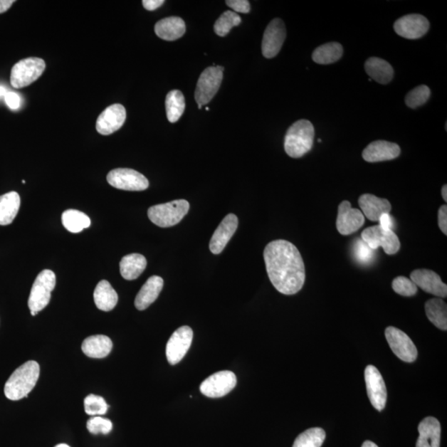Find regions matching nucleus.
Wrapping results in <instances>:
<instances>
[{"instance_id": "6e6552de", "label": "nucleus", "mask_w": 447, "mask_h": 447, "mask_svg": "<svg viewBox=\"0 0 447 447\" xmlns=\"http://www.w3.org/2000/svg\"><path fill=\"white\" fill-rule=\"evenodd\" d=\"M362 237V241L373 251L382 247L384 251L389 256L395 255L399 251L400 241L397 235L393 231L385 230L379 225L365 228Z\"/></svg>"}, {"instance_id": "ea45409f", "label": "nucleus", "mask_w": 447, "mask_h": 447, "mask_svg": "<svg viewBox=\"0 0 447 447\" xmlns=\"http://www.w3.org/2000/svg\"><path fill=\"white\" fill-rule=\"evenodd\" d=\"M374 251L364 241L355 243L354 253L359 263H367L372 261Z\"/></svg>"}, {"instance_id": "79ce46f5", "label": "nucleus", "mask_w": 447, "mask_h": 447, "mask_svg": "<svg viewBox=\"0 0 447 447\" xmlns=\"http://www.w3.org/2000/svg\"><path fill=\"white\" fill-rule=\"evenodd\" d=\"M438 226L445 236L447 235V206H441L438 211Z\"/></svg>"}, {"instance_id": "c85d7f7f", "label": "nucleus", "mask_w": 447, "mask_h": 447, "mask_svg": "<svg viewBox=\"0 0 447 447\" xmlns=\"http://www.w3.org/2000/svg\"><path fill=\"white\" fill-rule=\"evenodd\" d=\"M20 207V196L16 191L0 196V226H8L16 217Z\"/></svg>"}, {"instance_id": "473e14b6", "label": "nucleus", "mask_w": 447, "mask_h": 447, "mask_svg": "<svg viewBox=\"0 0 447 447\" xmlns=\"http://www.w3.org/2000/svg\"><path fill=\"white\" fill-rule=\"evenodd\" d=\"M63 226L70 233H80L90 226V219L85 213L78 210H68L62 216Z\"/></svg>"}, {"instance_id": "9d476101", "label": "nucleus", "mask_w": 447, "mask_h": 447, "mask_svg": "<svg viewBox=\"0 0 447 447\" xmlns=\"http://www.w3.org/2000/svg\"><path fill=\"white\" fill-rule=\"evenodd\" d=\"M236 384V374L228 370H223V372L209 376L203 381L200 390L201 394L208 398H221L231 393L235 389Z\"/></svg>"}, {"instance_id": "dca6fc26", "label": "nucleus", "mask_w": 447, "mask_h": 447, "mask_svg": "<svg viewBox=\"0 0 447 447\" xmlns=\"http://www.w3.org/2000/svg\"><path fill=\"white\" fill-rule=\"evenodd\" d=\"M364 216L362 211L354 209L348 201L340 203L338 207L337 228L342 236H349L364 226Z\"/></svg>"}, {"instance_id": "6ab92c4d", "label": "nucleus", "mask_w": 447, "mask_h": 447, "mask_svg": "<svg viewBox=\"0 0 447 447\" xmlns=\"http://www.w3.org/2000/svg\"><path fill=\"white\" fill-rule=\"evenodd\" d=\"M238 227V218L236 215L228 214L213 233L210 241V250L214 255H219L226 248L228 241L236 233Z\"/></svg>"}, {"instance_id": "f257e3e1", "label": "nucleus", "mask_w": 447, "mask_h": 447, "mask_svg": "<svg viewBox=\"0 0 447 447\" xmlns=\"http://www.w3.org/2000/svg\"><path fill=\"white\" fill-rule=\"evenodd\" d=\"M269 279L279 293L293 295L303 288L306 271L301 253L283 240L268 243L263 251Z\"/></svg>"}, {"instance_id": "423d86ee", "label": "nucleus", "mask_w": 447, "mask_h": 447, "mask_svg": "<svg viewBox=\"0 0 447 447\" xmlns=\"http://www.w3.org/2000/svg\"><path fill=\"white\" fill-rule=\"evenodd\" d=\"M46 63L38 58H28L15 64L10 75V83L16 89L26 88L36 81L44 72Z\"/></svg>"}, {"instance_id": "4c0bfd02", "label": "nucleus", "mask_w": 447, "mask_h": 447, "mask_svg": "<svg viewBox=\"0 0 447 447\" xmlns=\"http://www.w3.org/2000/svg\"><path fill=\"white\" fill-rule=\"evenodd\" d=\"M392 288L396 293L404 297H413L418 293V287L410 278L400 276L394 279Z\"/></svg>"}, {"instance_id": "a878e982", "label": "nucleus", "mask_w": 447, "mask_h": 447, "mask_svg": "<svg viewBox=\"0 0 447 447\" xmlns=\"http://www.w3.org/2000/svg\"><path fill=\"white\" fill-rule=\"evenodd\" d=\"M365 72L370 76V79L377 81L378 83L387 85L393 80L394 72L388 62L379 58H370L364 64Z\"/></svg>"}, {"instance_id": "8fccbe9b", "label": "nucleus", "mask_w": 447, "mask_h": 447, "mask_svg": "<svg viewBox=\"0 0 447 447\" xmlns=\"http://www.w3.org/2000/svg\"><path fill=\"white\" fill-rule=\"evenodd\" d=\"M6 90H5L3 86H0V96H4L5 95H6Z\"/></svg>"}, {"instance_id": "de8ad7c7", "label": "nucleus", "mask_w": 447, "mask_h": 447, "mask_svg": "<svg viewBox=\"0 0 447 447\" xmlns=\"http://www.w3.org/2000/svg\"><path fill=\"white\" fill-rule=\"evenodd\" d=\"M441 196H443V200L447 201V186L444 185L443 189H441Z\"/></svg>"}, {"instance_id": "2eb2a0df", "label": "nucleus", "mask_w": 447, "mask_h": 447, "mask_svg": "<svg viewBox=\"0 0 447 447\" xmlns=\"http://www.w3.org/2000/svg\"><path fill=\"white\" fill-rule=\"evenodd\" d=\"M430 23L428 19L421 14H409L401 17L394 23V28L400 37L419 39L428 33Z\"/></svg>"}, {"instance_id": "bb28decb", "label": "nucleus", "mask_w": 447, "mask_h": 447, "mask_svg": "<svg viewBox=\"0 0 447 447\" xmlns=\"http://www.w3.org/2000/svg\"><path fill=\"white\" fill-rule=\"evenodd\" d=\"M147 260L140 253H131L122 258L120 263V273L126 280H135L144 273Z\"/></svg>"}, {"instance_id": "c756f323", "label": "nucleus", "mask_w": 447, "mask_h": 447, "mask_svg": "<svg viewBox=\"0 0 447 447\" xmlns=\"http://www.w3.org/2000/svg\"><path fill=\"white\" fill-rule=\"evenodd\" d=\"M426 317L435 327L446 331L447 330V306L441 298L428 300L425 304Z\"/></svg>"}, {"instance_id": "7c9ffc66", "label": "nucleus", "mask_w": 447, "mask_h": 447, "mask_svg": "<svg viewBox=\"0 0 447 447\" xmlns=\"http://www.w3.org/2000/svg\"><path fill=\"white\" fill-rule=\"evenodd\" d=\"M343 52V47L340 43H328L314 51L312 60L317 64H332L342 58Z\"/></svg>"}, {"instance_id": "f03ea898", "label": "nucleus", "mask_w": 447, "mask_h": 447, "mask_svg": "<svg viewBox=\"0 0 447 447\" xmlns=\"http://www.w3.org/2000/svg\"><path fill=\"white\" fill-rule=\"evenodd\" d=\"M40 375V367L36 362L30 360L19 367L10 376L4 386V394L12 401L28 398L36 385Z\"/></svg>"}, {"instance_id": "cd10ccee", "label": "nucleus", "mask_w": 447, "mask_h": 447, "mask_svg": "<svg viewBox=\"0 0 447 447\" xmlns=\"http://www.w3.org/2000/svg\"><path fill=\"white\" fill-rule=\"evenodd\" d=\"M118 294L111 284L106 280L100 281L94 292V300L96 307L101 311L110 312L118 303Z\"/></svg>"}, {"instance_id": "f3484780", "label": "nucleus", "mask_w": 447, "mask_h": 447, "mask_svg": "<svg viewBox=\"0 0 447 447\" xmlns=\"http://www.w3.org/2000/svg\"><path fill=\"white\" fill-rule=\"evenodd\" d=\"M126 120V110L123 105L115 104L106 108L98 117L95 128L102 135H110L118 131Z\"/></svg>"}, {"instance_id": "5701e85b", "label": "nucleus", "mask_w": 447, "mask_h": 447, "mask_svg": "<svg viewBox=\"0 0 447 447\" xmlns=\"http://www.w3.org/2000/svg\"><path fill=\"white\" fill-rule=\"evenodd\" d=\"M164 288V279L159 276H152L142 287L136 296L135 305L140 311L148 308L154 303Z\"/></svg>"}, {"instance_id": "a211bd4d", "label": "nucleus", "mask_w": 447, "mask_h": 447, "mask_svg": "<svg viewBox=\"0 0 447 447\" xmlns=\"http://www.w3.org/2000/svg\"><path fill=\"white\" fill-rule=\"evenodd\" d=\"M411 280L426 293L439 298H446L447 286L438 273L429 269H416L411 273Z\"/></svg>"}, {"instance_id": "e433bc0d", "label": "nucleus", "mask_w": 447, "mask_h": 447, "mask_svg": "<svg viewBox=\"0 0 447 447\" xmlns=\"http://www.w3.org/2000/svg\"><path fill=\"white\" fill-rule=\"evenodd\" d=\"M86 414L90 416H102L107 413L108 405L100 396L90 394L84 400Z\"/></svg>"}, {"instance_id": "39448f33", "label": "nucleus", "mask_w": 447, "mask_h": 447, "mask_svg": "<svg viewBox=\"0 0 447 447\" xmlns=\"http://www.w3.org/2000/svg\"><path fill=\"white\" fill-rule=\"evenodd\" d=\"M56 286V275L49 269L41 272L35 279L28 298V307L32 316H36L38 313L48 306L51 300V293Z\"/></svg>"}, {"instance_id": "3c124183", "label": "nucleus", "mask_w": 447, "mask_h": 447, "mask_svg": "<svg viewBox=\"0 0 447 447\" xmlns=\"http://www.w3.org/2000/svg\"><path fill=\"white\" fill-rule=\"evenodd\" d=\"M55 447H70V446L67 445V444H59L58 446H56Z\"/></svg>"}, {"instance_id": "f8f14e48", "label": "nucleus", "mask_w": 447, "mask_h": 447, "mask_svg": "<svg viewBox=\"0 0 447 447\" xmlns=\"http://www.w3.org/2000/svg\"><path fill=\"white\" fill-rule=\"evenodd\" d=\"M285 24L280 19H274L268 25L262 42L263 57L270 59L278 54L286 39Z\"/></svg>"}, {"instance_id": "a19ab883", "label": "nucleus", "mask_w": 447, "mask_h": 447, "mask_svg": "<svg viewBox=\"0 0 447 447\" xmlns=\"http://www.w3.org/2000/svg\"><path fill=\"white\" fill-rule=\"evenodd\" d=\"M228 7L235 10V13L248 14L251 12V4L247 0H227Z\"/></svg>"}, {"instance_id": "b1692460", "label": "nucleus", "mask_w": 447, "mask_h": 447, "mask_svg": "<svg viewBox=\"0 0 447 447\" xmlns=\"http://www.w3.org/2000/svg\"><path fill=\"white\" fill-rule=\"evenodd\" d=\"M157 36L166 41H175L186 33L184 20L179 17H169L160 20L155 24Z\"/></svg>"}, {"instance_id": "412c9836", "label": "nucleus", "mask_w": 447, "mask_h": 447, "mask_svg": "<svg viewBox=\"0 0 447 447\" xmlns=\"http://www.w3.org/2000/svg\"><path fill=\"white\" fill-rule=\"evenodd\" d=\"M359 205L363 215L369 221H379L384 214H390L392 206L387 199L372 194H364L359 197Z\"/></svg>"}, {"instance_id": "09e8293b", "label": "nucleus", "mask_w": 447, "mask_h": 447, "mask_svg": "<svg viewBox=\"0 0 447 447\" xmlns=\"http://www.w3.org/2000/svg\"><path fill=\"white\" fill-rule=\"evenodd\" d=\"M362 447H379L377 445L373 443V441H364Z\"/></svg>"}, {"instance_id": "f704fd0d", "label": "nucleus", "mask_w": 447, "mask_h": 447, "mask_svg": "<svg viewBox=\"0 0 447 447\" xmlns=\"http://www.w3.org/2000/svg\"><path fill=\"white\" fill-rule=\"evenodd\" d=\"M241 23V17L236 13L228 10L217 19L214 25L215 33L218 36L225 37L230 33L232 28L238 26Z\"/></svg>"}, {"instance_id": "49530a36", "label": "nucleus", "mask_w": 447, "mask_h": 447, "mask_svg": "<svg viewBox=\"0 0 447 447\" xmlns=\"http://www.w3.org/2000/svg\"><path fill=\"white\" fill-rule=\"evenodd\" d=\"M14 3V0H0V14L6 12Z\"/></svg>"}, {"instance_id": "20e7f679", "label": "nucleus", "mask_w": 447, "mask_h": 447, "mask_svg": "<svg viewBox=\"0 0 447 447\" xmlns=\"http://www.w3.org/2000/svg\"><path fill=\"white\" fill-rule=\"evenodd\" d=\"M190 205L186 200H176L149 208L148 216L154 225L171 227L179 224L189 211Z\"/></svg>"}, {"instance_id": "a18cd8bd", "label": "nucleus", "mask_w": 447, "mask_h": 447, "mask_svg": "<svg viewBox=\"0 0 447 447\" xmlns=\"http://www.w3.org/2000/svg\"><path fill=\"white\" fill-rule=\"evenodd\" d=\"M164 4V0H144L143 1L144 7L149 11H154Z\"/></svg>"}, {"instance_id": "58836bf2", "label": "nucleus", "mask_w": 447, "mask_h": 447, "mask_svg": "<svg viewBox=\"0 0 447 447\" xmlns=\"http://www.w3.org/2000/svg\"><path fill=\"white\" fill-rule=\"evenodd\" d=\"M86 426H88L90 433L93 435H107L113 428L111 421L101 418L100 416H94L90 419Z\"/></svg>"}, {"instance_id": "2f4dec72", "label": "nucleus", "mask_w": 447, "mask_h": 447, "mask_svg": "<svg viewBox=\"0 0 447 447\" xmlns=\"http://www.w3.org/2000/svg\"><path fill=\"white\" fill-rule=\"evenodd\" d=\"M166 112L167 120L171 123H176L181 118L185 110V98L179 90H174L166 98Z\"/></svg>"}, {"instance_id": "1a4fd4ad", "label": "nucleus", "mask_w": 447, "mask_h": 447, "mask_svg": "<svg viewBox=\"0 0 447 447\" xmlns=\"http://www.w3.org/2000/svg\"><path fill=\"white\" fill-rule=\"evenodd\" d=\"M385 337L396 357L407 363H413L418 358V349L409 335L401 330L389 327L385 330Z\"/></svg>"}, {"instance_id": "0eeeda50", "label": "nucleus", "mask_w": 447, "mask_h": 447, "mask_svg": "<svg viewBox=\"0 0 447 447\" xmlns=\"http://www.w3.org/2000/svg\"><path fill=\"white\" fill-rule=\"evenodd\" d=\"M224 68L221 65L210 67L203 70L197 81L195 99L200 110L202 105L209 103L221 88Z\"/></svg>"}, {"instance_id": "603ef678", "label": "nucleus", "mask_w": 447, "mask_h": 447, "mask_svg": "<svg viewBox=\"0 0 447 447\" xmlns=\"http://www.w3.org/2000/svg\"><path fill=\"white\" fill-rule=\"evenodd\" d=\"M206 111H209V108L206 107Z\"/></svg>"}, {"instance_id": "4be33fe9", "label": "nucleus", "mask_w": 447, "mask_h": 447, "mask_svg": "<svg viewBox=\"0 0 447 447\" xmlns=\"http://www.w3.org/2000/svg\"><path fill=\"white\" fill-rule=\"evenodd\" d=\"M441 430L438 419L433 416L424 419L419 426V438L416 447H440Z\"/></svg>"}, {"instance_id": "4468645a", "label": "nucleus", "mask_w": 447, "mask_h": 447, "mask_svg": "<svg viewBox=\"0 0 447 447\" xmlns=\"http://www.w3.org/2000/svg\"><path fill=\"white\" fill-rule=\"evenodd\" d=\"M192 339L193 332L191 327L184 326L177 329L172 335L169 342L167 344V362L172 365L179 364L189 350Z\"/></svg>"}, {"instance_id": "c03bdc74", "label": "nucleus", "mask_w": 447, "mask_h": 447, "mask_svg": "<svg viewBox=\"0 0 447 447\" xmlns=\"http://www.w3.org/2000/svg\"><path fill=\"white\" fill-rule=\"evenodd\" d=\"M379 226L385 228V230L393 231L394 221L393 218L390 216V214H384L379 218Z\"/></svg>"}, {"instance_id": "ddd939ff", "label": "nucleus", "mask_w": 447, "mask_h": 447, "mask_svg": "<svg viewBox=\"0 0 447 447\" xmlns=\"http://www.w3.org/2000/svg\"><path fill=\"white\" fill-rule=\"evenodd\" d=\"M368 397L373 407L382 411L387 402V389L380 372L374 365H368L364 370Z\"/></svg>"}, {"instance_id": "393cba45", "label": "nucleus", "mask_w": 447, "mask_h": 447, "mask_svg": "<svg viewBox=\"0 0 447 447\" xmlns=\"http://www.w3.org/2000/svg\"><path fill=\"white\" fill-rule=\"evenodd\" d=\"M113 348V343L110 337L103 335H93L86 338L81 349L90 358L102 359L107 357Z\"/></svg>"}, {"instance_id": "aec40b11", "label": "nucleus", "mask_w": 447, "mask_h": 447, "mask_svg": "<svg viewBox=\"0 0 447 447\" xmlns=\"http://www.w3.org/2000/svg\"><path fill=\"white\" fill-rule=\"evenodd\" d=\"M401 149L398 144L384 140L372 142L363 151L364 160L368 162H379L397 159Z\"/></svg>"}, {"instance_id": "c9c22d12", "label": "nucleus", "mask_w": 447, "mask_h": 447, "mask_svg": "<svg viewBox=\"0 0 447 447\" xmlns=\"http://www.w3.org/2000/svg\"><path fill=\"white\" fill-rule=\"evenodd\" d=\"M430 95L431 90L428 86L421 85L410 91L406 96L405 103L409 108L416 109L426 104Z\"/></svg>"}, {"instance_id": "9b49d317", "label": "nucleus", "mask_w": 447, "mask_h": 447, "mask_svg": "<svg viewBox=\"0 0 447 447\" xmlns=\"http://www.w3.org/2000/svg\"><path fill=\"white\" fill-rule=\"evenodd\" d=\"M109 184L117 189L140 191L149 186V180L140 172L130 169L112 170L107 175Z\"/></svg>"}, {"instance_id": "7ed1b4c3", "label": "nucleus", "mask_w": 447, "mask_h": 447, "mask_svg": "<svg viewBox=\"0 0 447 447\" xmlns=\"http://www.w3.org/2000/svg\"><path fill=\"white\" fill-rule=\"evenodd\" d=\"M315 136L311 122L301 120L295 122L288 129L284 139V149L288 156L299 159L311 151Z\"/></svg>"}, {"instance_id": "37998d69", "label": "nucleus", "mask_w": 447, "mask_h": 447, "mask_svg": "<svg viewBox=\"0 0 447 447\" xmlns=\"http://www.w3.org/2000/svg\"><path fill=\"white\" fill-rule=\"evenodd\" d=\"M5 102L8 105L9 108L12 110H17L20 105V98L18 94L14 93H7L4 95Z\"/></svg>"}, {"instance_id": "72a5a7b5", "label": "nucleus", "mask_w": 447, "mask_h": 447, "mask_svg": "<svg viewBox=\"0 0 447 447\" xmlns=\"http://www.w3.org/2000/svg\"><path fill=\"white\" fill-rule=\"evenodd\" d=\"M325 439L326 433L322 428H310L298 436L293 447H321Z\"/></svg>"}]
</instances>
